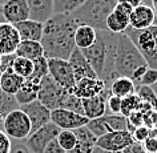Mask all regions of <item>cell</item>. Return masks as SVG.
Returning a JSON list of instances; mask_svg holds the SVG:
<instances>
[{
  "label": "cell",
  "mask_w": 157,
  "mask_h": 153,
  "mask_svg": "<svg viewBox=\"0 0 157 153\" xmlns=\"http://www.w3.org/2000/svg\"><path fill=\"white\" fill-rule=\"evenodd\" d=\"M78 27L77 21L71 15H53L44 23V33L41 45L47 59H63L68 60L76 48L75 32Z\"/></svg>",
  "instance_id": "obj_1"
},
{
  "label": "cell",
  "mask_w": 157,
  "mask_h": 153,
  "mask_svg": "<svg viewBox=\"0 0 157 153\" xmlns=\"http://www.w3.org/2000/svg\"><path fill=\"white\" fill-rule=\"evenodd\" d=\"M149 68L147 60L136 44L125 33L117 35L115 61H113V77H128L139 81Z\"/></svg>",
  "instance_id": "obj_2"
},
{
  "label": "cell",
  "mask_w": 157,
  "mask_h": 153,
  "mask_svg": "<svg viewBox=\"0 0 157 153\" xmlns=\"http://www.w3.org/2000/svg\"><path fill=\"white\" fill-rule=\"evenodd\" d=\"M119 0H87L72 16L78 25H89L96 31L107 29V19L116 8Z\"/></svg>",
  "instance_id": "obj_3"
},
{
  "label": "cell",
  "mask_w": 157,
  "mask_h": 153,
  "mask_svg": "<svg viewBox=\"0 0 157 153\" xmlns=\"http://www.w3.org/2000/svg\"><path fill=\"white\" fill-rule=\"evenodd\" d=\"M124 33L140 49L148 65L151 68L157 69V27L153 25L143 31H137L129 27Z\"/></svg>",
  "instance_id": "obj_4"
},
{
  "label": "cell",
  "mask_w": 157,
  "mask_h": 153,
  "mask_svg": "<svg viewBox=\"0 0 157 153\" xmlns=\"http://www.w3.org/2000/svg\"><path fill=\"white\" fill-rule=\"evenodd\" d=\"M3 132L11 140H27L32 133V125L28 116L19 108L4 117Z\"/></svg>",
  "instance_id": "obj_5"
},
{
  "label": "cell",
  "mask_w": 157,
  "mask_h": 153,
  "mask_svg": "<svg viewBox=\"0 0 157 153\" xmlns=\"http://www.w3.org/2000/svg\"><path fill=\"white\" fill-rule=\"evenodd\" d=\"M68 92L69 91L61 88L60 85L48 75V76H45L40 83L37 100L52 112L55 109L61 108V104H63V101H64L65 96L68 95Z\"/></svg>",
  "instance_id": "obj_6"
},
{
  "label": "cell",
  "mask_w": 157,
  "mask_h": 153,
  "mask_svg": "<svg viewBox=\"0 0 157 153\" xmlns=\"http://www.w3.org/2000/svg\"><path fill=\"white\" fill-rule=\"evenodd\" d=\"M87 128L99 139L111 132L128 131V119L123 115H105L100 119L89 120Z\"/></svg>",
  "instance_id": "obj_7"
},
{
  "label": "cell",
  "mask_w": 157,
  "mask_h": 153,
  "mask_svg": "<svg viewBox=\"0 0 157 153\" xmlns=\"http://www.w3.org/2000/svg\"><path fill=\"white\" fill-rule=\"evenodd\" d=\"M48 69L49 76L67 91H72L76 85L73 69L68 60L63 59H48Z\"/></svg>",
  "instance_id": "obj_8"
},
{
  "label": "cell",
  "mask_w": 157,
  "mask_h": 153,
  "mask_svg": "<svg viewBox=\"0 0 157 153\" xmlns=\"http://www.w3.org/2000/svg\"><path fill=\"white\" fill-rule=\"evenodd\" d=\"M61 132V129L56 127L52 121L49 124L44 125L39 131L33 132L28 139L25 140V145L28 147L31 153H43L45 147L48 145L52 140H56L59 133Z\"/></svg>",
  "instance_id": "obj_9"
},
{
  "label": "cell",
  "mask_w": 157,
  "mask_h": 153,
  "mask_svg": "<svg viewBox=\"0 0 157 153\" xmlns=\"http://www.w3.org/2000/svg\"><path fill=\"white\" fill-rule=\"evenodd\" d=\"M51 121L61 131H76L78 128L87 127L89 120L83 115L67 111V109H55L51 112Z\"/></svg>",
  "instance_id": "obj_10"
},
{
  "label": "cell",
  "mask_w": 157,
  "mask_h": 153,
  "mask_svg": "<svg viewBox=\"0 0 157 153\" xmlns=\"http://www.w3.org/2000/svg\"><path fill=\"white\" fill-rule=\"evenodd\" d=\"M132 143H135L133 136L129 131L111 132L97 139V147L105 149L111 153L125 151Z\"/></svg>",
  "instance_id": "obj_11"
},
{
  "label": "cell",
  "mask_w": 157,
  "mask_h": 153,
  "mask_svg": "<svg viewBox=\"0 0 157 153\" xmlns=\"http://www.w3.org/2000/svg\"><path fill=\"white\" fill-rule=\"evenodd\" d=\"M132 11V7L117 3L116 8L107 19V31L116 35L124 33L129 28V19H131Z\"/></svg>",
  "instance_id": "obj_12"
},
{
  "label": "cell",
  "mask_w": 157,
  "mask_h": 153,
  "mask_svg": "<svg viewBox=\"0 0 157 153\" xmlns=\"http://www.w3.org/2000/svg\"><path fill=\"white\" fill-rule=\"evenodd\" d=\"M20 109L28 116L31 125H32V133L51 123V111L44 107L39 100L27 105H21Z\"/></svg>",
  "instance_id": "obj_13"
},
{
  "label": "cell",
  "mask_w": 157,
  "mask_h": 153,
  "mask_svg": "<svg viewBox=\"0 0 157 153\" xmlns=\"http://www.w3.org/2000/svg\"><path fill=\"white\" fill-rule=\"evenodd\" d=\"M111 95H112L111 89L107 88L99 96L81 100L84 116L87 117L88 120H95V119H100V117L105 116L107 115V100Z\"/></svg>",
  "instance_id": "obj_14"
},
{
  "label": "cell",
  "mask_w": 157,
  "mask_h": 153,
  "mask_svg": "<svg viewBox=\"0 0 157 153\" xmlns=\"http://www.w3.org/2000/svg\"><path fill=\"white\" fill-rule=\"evenodd\" d=\"M3 13L6 21L13 25L31 19L29 8L25 0H7L3 4Z\"/></svg>",
  "instance_id": "obj_15"
},
{
  "label": "cell",
  "mask_w": 157,
  "mask_h": 153,
  "mask_svg": "<svg viewBox=\"0 0 157 153\" xmlns=\"http://www.w3.org/2000/svg\"><path fill=\"white\" fill-rule=\"evenodd\" d=\"M21 39L13 24H10V23L0 24V55L2 56L13 55Z\"/></svg>",
  "instance_id": "obj_16"
},
{
  "label": "cell",
  "mask_w": 157,
  "mask_h": 153,
  "mask_svg": "<svg viewBox=\"0 0 157 153\" xmlns=\"http://www.w3.org/2000/svg\"><path fill=\"white\" fill-rule=\"evenodd\" d=\"M105 89H107L105 83L101 79H99V77H96V79H83L77 81L75 88L71 92L76 97H78V99L84 100V99H91V97L101 95Z\"/></svg>",
  "instance_id": "obj_17"
},
{
  "label": "cell",
  "mask_w": 157,
  "mask_h": 153,
  "mask_svg": "<svg viewBox=\"0 0 157 153\" xmlns=\"http://www.w3.org/2000/svg\"><path fill=\"white\" fill-rule=\"evenodd\" d=\"M68 61L73 69L75 77H76V83L83 79H96L97 77V75L95 73V71L92 69L91 64L88 63V60L85 59L83 52L78 48H75L72 55H71L68 59Z\"/></svg>",
  "instance_id": "obj_18"
},
{
  "label": "cell",
  "mask_w": 157,
  "mask_h": 153,
  "mask_svg": "<svg viewBox=\"0 0 157 153\" xmlns=\"http://www.w3.org/2000/svg\"><path fill=\"white\" fill-rule=\"evenodd\" d=\"M156 13L152 7L141 4L132 11L131 19H129V27L137 31L148 29L155 25Z\"/></svg>",
  "instance_id": "obj_19"
},
{
  "label": "cell",
  "mask_w": 157,
  "mask_h": 153,
  "mask_svg": "<svg viewBox=\"0 0 157 153\" xmlns=\"http://www.w3.org/2000/svg\"><path fill=\"white\" fill-rule=\"evenodd\" d=\"M15 28L19 32L21 41H41L43 33H44V23L35 21L28 19L25 21L15 24Z\"/></svg>",
  "instance_id": "obj_20"
},
{
  "label": "cell",
  "mask_w": 157,
  "mask_h": 153,
  "mask_svg": "<svg viewBox=\"0 0 157 153\" xmlns=\"http://www.w3.org/2000/svg\"><path fill=\"white\" fill-rule=\"evenodd\" d=\"M29 8L31 19L35 21L45 23L55 15L53 0H25Z\"/></svg>",
  "instance_id": "obj_21"
},
{
  "label": "cell",
  "mask_w": 157,
  "mask_h": 153,
  "mask_svg": "<svg viewBox=\"0 0 157 153\" xmlns=\"http://www.w3.org/2000/svg\"><path fill=\"white\" fill-rule=\"evenodd\" d=\"M73 132L77 137V144L72 153H92L97 147V137L87 127L78 128Z\"/></svg>",
  "instance_id": "obj_22"
},
{
  "label": "cell",
  "mask_w": 157,
  "mask_h": 153,
  "mask_svg": "<svg viewBox=\"0 0 157 153\" xmlns=\"http://www.w3.org/2000/svg\"><path fill=\"white\" fill-rule=\"evenodd\" d=\"M24 79L13 72V69H8L2 73V80H0V88L7 95L15 96L20 91V88L24 84Z\"/></svg>",
  "instance_id": "obj_23"
},
{
  "label": "cell",
  "mask_w": 157,
  "mask_h": 153,
  "mask_svg": "<svg viewBox=\"0 0 157 153\" xmlns=\"http://www.w3.org/2000/svg\"><path fill=\"white\" fill-rule=\"evenodd\" d=\"M97 39V31L89 25H78L75 32V45L78 49H87L95 44Z\"/></svg>",
  "instance_id": "obj_24"
},
{
  "label": "cell",
  "mask_w": 157,
  "mask_h": 153,
  "mask_svg": "<svg viewBox=\"0 0 157 153\" xmlns=\"http://www.w3.org/2000/svg\"><path fill=\"white\" fill-rule=\"evenodd\" d=\"M15 55L17 57H24L31 61H35L44 56V49H43L41 43L39 41H20Z\"/></svg>",
  "instance_id": "obj_25"
},
{
  "label": "cell",
  "mask_w": 157,
  "mask_h": 153,
  "mask_svg": "<svg viewBox=\"0 0 157 153\" xmlns=\"http://www.w3.org/2000/svg\"><path fill=\"white\" fill-rule=\"evenodd\" d=\"M111 93L120 99H125L136 93V84L128 77H117L111 84Z\"/></svg>",
  "instance_id": "obj_26"
},
{
  "label": "cell",
  "mask_w": 157,
  "mask_h": 153,
  "mask_svg": "<svg viewBox=\"0 0 157 153\" xmlns=\"http://www.w3.org/2000/svg\"><path fill=\"white\" fill-rule=\"evenodd\" d=\"M39 87H40V84H35V83H31V81L25 80L23 87L20 88V91L15 95V99H16L19 107L36 101L37 95H39Z\"/></svg>",
  "instance_id": "obj_27"
},
{
  "label": "cell",
  "mask_w": 157,
  "mask_h": 153,
  "mask_svg": "<svg viewBox=\"0 0 157 153\" xmlns=\"http://www.w3.org/2000/svg\"><path fill=\"white\" fill-rule=\"evenodd\" d=\"M87 0H53V12L55 15H71L77 11Z\"/></svg>",
  "instance_id": "obj_28"
},
{
  "label": "cell",
  "mask_w": 157,
  "mask_h": 153,
  "mask_svg": "<svg viewBox=\"0 0 157 153\" xmlns=\"http://www.w3.org/2000/svg\"><path fill=\"white\" fill-rule=\"evenodd\" d=\"M48 75H49L48 59L45 56H43L33 61V72L27 80L31 81V83H35V84H40L41 80L44 79L45 76H48Z\"/></svg>",
  "instance_id": "obj_29"
},
{
  "label": "cell",
  "mask_w": 157,
  "mask_h": 153,
  "mask_svg": "<svg viewBox=\"0 0 157 153\" xmlns=\"http://www.w3.org/2000/svg\"><path fill=\"white\" fill-rule=\"evenodd\" d=\"M12 69L16 75H19L24 80H27L33 72V61L28 60V59H24V57L16 56V59L13 61V65H12Z\"/></svg>",
  "instance_id": "obj_30"
},
{
  "label": "cell",
  "mask_w": 157,
  "mask_h": 153,
  "mask_svg": "<svg viewBox=\"0 0 157 153\" xmlns=\"http://www.w3.org/2000/svg\"><path fill=\"white\" fill-rule=\"evenodd\" d=\"M57 143L67 153H72L77 144V137L73 131H61L57 136Z\"/></svg>",
  "instance_id": "obj_31"
},
{
  "label": "cell",
  "mask_w": 157,
  "mask_h": 153,
  "mask_svg": "<svg viewBox=\"0 0 157 153\" xmlns=\"http://www.w3.org/2000/svg\"><path fill=\"white\" fill-rule=\"evenodd\" d=\"M60 109H67V111H71V112H75V113H78V115H83L84 116L81 99L76 97L71 91L68 92V95L65 96V99H64V101H63Z\"/></svg>",
  "instance_id": "obj_32"
},
{
  "label": "cell",
  "mask_w": 157,
  "mask_h": 153,
  "mask_svg": "<svg viewBox=\"0 0 157 153\" xmlns=\"http://www.w3.org/2000/svg\"><path fill=\"white\" fill-rule=\"evenodd\" d=\"M140 104H141V99L137 96V93L125 97V99H123V103H121V115L124 117H128L133 112L139 111Z\"/></svg>",
  "instance_id": "obj_33"
},
{
  "label": "cell",
  "mask_w": 157,
  "mask_h": 153,
  "mask_svg": "<svg viewBox=\"0 0 157 153\" xmlns=\"http://www.w3.org/2000/svg\"><path fill=\"white\" fill-rule=\"evenodd\" d=\"M17 101L15 99V96H11V95H7L3 91H0V113L3 116H7L8 113H11L15 109H19Z\"/></svg>",
  "instance_id": "obj_34"
},
{
  "label": "cell",
  "mask_w": 157,
  "mask_h": 153,
  "mask_svg": "<svg viewBox=\"0 0 157 153\" xmlns=\"http://www.w3.org/2000/svg\"><path fill=\"white\" fill-rule=\"evenodd\" d=\"M136 93L141 99V101L148 103L155 111H157V96L152 87H137Z\"/></svg>",
  "instance_id": "obj_35"
},
{
  "label": "cell",
  "mask_w": 157,
  "mask_h": 153,
  "mask_svg": "<svg viewBox=\"0 0 157 153\" xmlns=\"http://www.w3.org/2000/svg\"><path fill=\"white\" fill-rule=\"evenodd\" d=\"M156 83H157V69L149 67L147 69V72L143 75V77L136 83V88L137 87H153Z\"/></svg>",
  "instance_id": "obj_36"
},
{
  "label": "cell",
  "mask_w": 157,
  "mask_h": 153,
  "mask_svg": "<svg viewBox=\"0 0 157 153\" xmlns=\"http://www.w3.org/2000/svg\"><path fill=\"white\" fill-rule=\"evenodd\" d=\"M121 103L123 99L111 95L107 100V115H121Z\"/></svg>",
  "instance_id": "obj_37"
},
{
  "label": "cell",
  "mask_w": 157,
  "mask_h": 153,
  "mask_svg": "<svg viewBox=\"0 0 157 153\" xmlns=\"http://www.w3.org/2000/svg\"><path fill=\"white\" fill-rule=\"evenodd\" d=\"M149 133H151V128L145 127V125H141V127L136 128L135 131L132 132V136H133V140H135L136 143L143 144L149 137Z\"/></svg>",
  "instance_id": "obj_38"
},
{
  "label": "cell",
  "mask_w": 157,
  "mask_h": 153,
  "mask_svg": "<svg viewBox=\"0 0 157 153\" xmlns=\"http://www.w3.org/2000/svg\"><path fill=\"white\" fill-rule=\"evenodd\" d=\"M10 153H31L25 145V140H11Z\"/></svg>",
  "instance_id": "obj_39"
},
{
  "label": "cell",
  "mask_w": 157,
  "mask_h": 153,
  "mask_svg": "<svg viewBox=\"0 0 157 153\" xmlns=\"http://www.w3.org/2000/svg\"><path fill=\"white\" fill-rule=\"evenodd\" d=\"M16 59V55H7V56H3L2 57V65H0V72H6L8 69H12V65H13V61Z\"/></svg>",
  "instance_id": "obj_40"
},
{
  "label": "cell",
  "mask_w": 157,
  "mask_h": 153,
  "mask_svg": "<svg viewBox=\"0 0 157 153\" xmlns=\"http://www.w3.org/2000/svg\"><path fill=\"white\" fill-rule=\"evenodd\" d=\"M11 139L3 131H0V153H10Z\"/></svg>",
  "instance_id": "obj_41"
},
{
  "label": "cell",
  "mask_w": 157,
  "mask_h": 153,
  "mask_svg": "<svg viewBox=\"0 0 157 153\" xmlns=\"http://www.w3.org/2000/svg\"><path fill=\"white\" fill-rule=\"evenodd\" d=\"M143 147L147 153H157V139L153 137H148L143 143Z\"/></svg>",
  "instance_id": "obj_42"
},
{
  "label": "cell",
  "mask_w": 157,
  "mask_h": 153,
  "mask_svg": "<svg viewBox=\"0 0 157 153\" xmlns=\"http://www.w3.org/2000/svg\"><path fill=\"white\" fill-rule=\"evenodd\" d=\"M43 153H67V152L60 147V144L57 143V140H52L45 147V149H44V152Z\"/></svg>",
  "instance_id": "obj_43"
},
{
  "label": "cell",
  "mask_w": 157,
  "mask_h": 153,
  "mask_svg": "<svg viewBox=\"0 0 157 153\" xmlns=\"http://www.w3.org/2000/svg\"><path fill=\"white\" fill-rule=\"evenodd\" d=\"M123 153H147V152H145L143 144L136 143L135 141V143H132L125 151H123Z\"/></svg>",
  "instance_id": "obj_44"
},
{
  "label": "cell",
  "mask_w": 157,
  "mask_h": 153,
  "mask_svg": "<svg viewBox=\"0 0 157 153\" xmlns=\"http://www.w3.org/2000/svg\"><path fill=\"white\" fill-rule=\"evenodd\" d=\"M119 3H121V4H127L135 10L139 6L143 4V0H119Z\"/></svg>",
  "instance_id": "obj_45"
},
{
  "label": "cell",
  "mask_w": 157,
  "mask_h": 153,
  "mask_svg": "<svg viewBox=\"0 0 157 153\" xmlns=\"http://www.w3.org/2000/svg\"><path fill=\"white\" fill-rule=\"evenodd\" d=\"M92 153H111V152L105 151V149H103V148H100V147H96L95 149H93V152H92Z\"/></svg>",
  "instance_id": "obj_46"
},
{
  "label": "cell",
  "mask_w": 157,
  "mask_h": 153,
  "mask_svg": "<svg viewBox=\"0 0 157 153\" xmlns=\"http://www.w3.org/2000/svg\"><path fill=\"white\" fill-rule=\"evenodd\" d=\"M3 23H7V21H6L4 13H3V7L0 6V24H3Z\"/></svg>",
  "instance_id": "obj_47"
},
{
  "label": "cell",
  "mask_w": 157,
  "mask_h": 153,
  "mask_svg": "<svg viewBox=\"0 0 157 153\" xmlns=\"http://www.w3.org/2000/svg\"><path fill=\"white\" fill-rule=\"evenodd\" d=\"M149 137H153V139H157V128L151 129V133H149Z\"/></svg>",
  "instance_id": "obj_48"
},
{
  "label": "cell",
  "mask_w": 157,
  "mask_h": 153,
  "mask_svg": "<svg viewBox=\"0 0 157 153\" xmlns=\"http://www.w3.org/2000/svg\"><path fill=\"white\" fill-rule=\"evenodd\" d=\"M151 7L153 8V11H155V13L157 15V0H152V4Z\"/></svg>",
  "instance_id": "obj_49"
},
{
  "label": "cell",
  "mask_w": 157,
  "mask_h": 153,
  "mask_svg": "<svg viewBox=\"0 0 157 153\" xmlns=\"http://www.w3.org/2000/svg\"><path fill=\"white\" fill-rule=\"evenodd\" d=\"M3 123H4V116L0 113V131H3Z\"/></svg>",
  "instance_id": "obj_50"
},
{
  "label": "cell",
  "mask_w": 157,
  "mask_h": 153,
  "mask_svg": "<svg viewBox=\"0 0 157 153\" xmlns=\"http://www.w3.org/2000/svg\"><path fill=\"white\" fill-rule=\"evenodd\" d=\"M143 4L151 7V4H152V0H143Z\"/></svg>",
  "instance_id": "obj_51"
},
{
  "label": "cell",
  "mask_w": 157,
  "mask_h": 153,
  "mask_svg": "<svg viewBox=\"0 0 157 153\" xmlns=\"http://www.w3.org/2000/svg\"><path fill=\"white\" fill-rule=\"evenodd\" d=\"M152 88H153V91H155V93H156V96H157V83H156L155 85H153V87H152Z\"/></svg>",
  "instance_id": "obj_52"
},
{
  "label": "cell",
  "mask_w": 157,
  "mask_h": 153,
  "mask_svg": "<svg viewBox=\"0 0 157 153\" xmlns=\"http://www.w3.org/2000/svg\"><path fill=\"white\" fill-rule=\"evenodd\" d=\"M7 2V0H0V6H2L3 7V4H4V3Z\"/></svg>",
  "instance_id": "obj_53"
},
{
  "label": "cell",
  "mask_w": 157,
  "mask_h": 153,
  "mask_svg": "<svg viewBox=\"0 0 157 153\" xmlns=\"http://www.w3.org/2000/svg\"><path fill=\"white\" fill-rule=\"evenodd\" d=\"M155 27H157V15H156V20H155Z\"/></svg>",
  "instance_id": "obj_54"
},
{
  "label": "cell",
  "mask_w": 157,
  "mask_h": 153,
  "mask_svg": "<svg viewBox=\"0 0 157 153\" xmlns=\"http://www.w3.org/2000/svg\"><path fill=\"white\" fill-rule=\"evenodd\" d=\"M2 57H3V56H2V55H0V65H2Z\"/></svg>",
  "instance_id": "obj_55"
},
{
  "label": "cell",
  "mask_w": 157,
  "mask_h": 153,
  "mask_svg": "<svg viewBox=\"0 0 157 153\" xmlns=\"http://www.w3.org/2000/svg\"><path fill=\"white\" fill-rule=\"evenodd\" d=\"M0 80H2V72H0ZM0 91H2V88H0Z\"/></svg>",
  "instance_id": "obj_56"
},
{
  "label": "cell",
  "mask_w": 157,
  "mask_h": 153,
  "mask_svg": "<svg viewBox=\"0 0 157 153\" xmlns=\"http://www.w3.org/2000/svg\"><path fill=\"white\" fill-rule=\"evenodd\" d=\"M117 153H123V152H117Z\"/></svg>",
  "instance_id": "obj_57"
}]
</instances>
